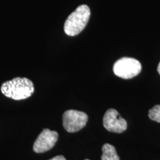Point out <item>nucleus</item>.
Returning a JSON list of instances; mask_svg holds the SVG:
<instances>
[{
  "label": "nucleus",
  "mask_w": 160,
  "mask_h": 160,
  "mask_svg": "<svg viewBox=\"0 0 160 160\" xmlns=\"http://www.w3.org/2000/svg\"><path fill=\"white\" fill-rule=\"evenodd\" d=\"M157 71H158V73H159V75H160V62L159 63V65H158Z\"/></svg>",
  "instance_id": "9d476101"
},
{
  "label": "nucleus",
  "mask_w": 160,
  "mask_h": 160,
  "mask_svg": "<svg viewBox=\"0 0 160 160\" xmlns=\"http://www.w3.org/2000/svg\"><path fill=\"white\" fill-rule=\"evenodd\" d=\"M49 160H67V159H66L65 158L63 157V156L59 155V156H57V157L52 158V159H49Z\"/></svg>",
  "instance_id": "1a4fd4ad"
},
{
  "label": "nucleus",
  "mask_w": 160,
  "mask_h": 160,
  "mask_svg": "<svg viewBox=\"0 0 160 160\" xmlns=\"http://www.w3.org/2000/svg\"><path fill=\"white\" fill-rule=\"evenodd\" d=\"M59 134L57 131L46 128L40 133L39 137L33 144V151L37 153H45L54 147L57 143Z\"/></svg>",
  "instance_id": "423d86ee"
},
{
  "label": "nucleus",
  "mask_w": 160,
  "mask_h": 160,
  "mask_svg": "<svg viewBox=\"0 0 160 160\" xmlns=\"http://www.w3.org/2000/svg\"><path fill=\"white\" fill-rule=\"evenodd\" d=\"M148 117L153 121L160 123V105H155L148 112Z\"/></svg>",
  "instance_id": "6e6552de"
},
{
  "label": "nucleus",
  "mask_w": 160,
  "mask_h": 160,
  "mask_svg": "<svg viewBox=\"0 0 160 160\" xmlns=\"http://www.w3.org/2000/svg\"><path fill=\"white\" fill-rule=\"evenodd\" d=\"M141 71V63L133 58H121L117 60L113 65V72L115 75L125 79L137 77Z\"/></svg>",
  "instance_id": "7ed1b4c3"
},
{
  "label": "nucleus",
  "mask_w": 160,
  "mask_h": 160,
  "mask_svg": "<svg viewBox=\"0 0 160 160\" xmlns=\"http://www.w3.org/2000/svg\"><path fill=\"white\" fill-rule=\"evenodd\" d=\"M85 160H90V159H85Z\"/></svg>",
  "instance_id": "9b49d317"
},
{
  "label": "nucleus",
  "mask_w": 160,
  "mask_h": 160,
  "mask_svg": "<svg viewBox=\"0 0 160 160\" xmlns=\"http://www.w3.org/2000/svg\"><path fill=\"white\" fill-rule=\"evenodd\" d=\"M63 127L69 133H75L85 128L88 120L85 113L77 110H68L63 113Z\"/></svg>",
  "instance_id": "20e7f679"
},
{
  "label": "nucleus",
  "mask_w": 160,
  "mask_h": 160,
  "mask_svg": "<svg viewBox=\"0 0 160 160\" xmlns=\"http://www.w3.org/2000/svg\"><path fill=\"white\" fill-rule=\"evenodd\" d=\"M91 10L86 5L79 6L66 19L64 31L67 35L74 37L81 33L88 22Z\"/></svg>",
  "instance_id": "f03ea898"
},
{
  "label": "nucleus",
  "mask_w": 160,
  "mask_h": 160,
  "mask_svg": "<svg viewBox=\"0 0 160 160\" xmlns=\"http://www.w3.org/2000/svg\"><path fill=\"white\" fill-rule=\"evenodd\" d=\"M102 155L101 160H120L114 146L106 143L102 146Z\"/></svg>",
  "instance_id": "0eeeda50"
},
{
  "label": "nucleus",
  "mask_w": 160,
  "mask_h": 160,
  "mask_svg": "<svg viewBox=\"0 0 160 160\" xmlns=\"http://www.w3.org/2000/svg\"><path fill=\"white\" fill-rule=\"evenodd\" d=\"M1 91L6 97L15 100L29 98L34 92V86L29 79L17 77L2 85Z\"/></svg>",
  "instance_id": "f257e3e1"
},
{
  "label": "nucleus",
  "mask_w": 160,
  "mask_h": 160,
  "mask_svg": "<svg viewBox=\"0 0 160 160\" xmlns=\"http://www.w3.org/2000/svg\"><path fill=\"white\" fill-rule=\"evenodd\" d=\"M103 125L107 131L117 133H122L128 128L126 120L113 108L108 109L105 112L103 117Z\"/></svg>",
  "instance_id": "39448f33"
}]
</instances>
